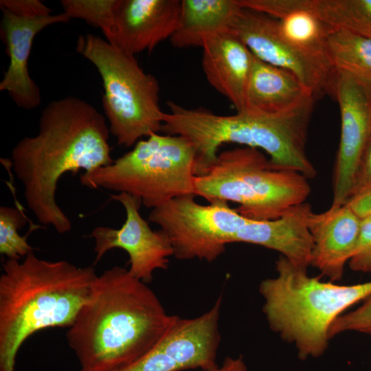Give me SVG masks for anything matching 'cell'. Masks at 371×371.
<instances>
[{
  "instance_id": "1",
  "label": "cell",
  "mask_w": 371,
  "mask_h": 371,
  "mask_svg": "<svg viewBox=\"0 0 371 371\" xmlns=\"http://www.w3.org/2000/svg\"><path fill=\"white\" fill-rule=\"evenodd\" d=\"M106 121L93 106L74 96L50 102L43 110L36 135L13 148V170L27 205L38 222L59 234L71 223L56 199L58 183L67 172L109 166L111 159Z\"/></svg>"
},
{
  "instance_id": "2",
  "label": "cell",
  "mask_w": 371,
  "mask_h": 371,
  "mask_svg": "<svg viewBox=\"0 0 371 371\" xmlns=\"http://www.w3.org/2000/svg\"><path fill=\"white\" fill-rule=\"evenodd\" d=\"M177 317L147 284L115 266L97 276L66 337L81 370H109L148 353Z\"/></svg>"
},
{
  "instance_id": "3",
  "label": "cell",
  "mask_w": 371,
  "mask_h": 371,
  "mask_svg": "<svg viewBox=\"0 0 371 371\" xmlns=\"http://www.w3.org/2000/svg\"><path fill=\"white\" fill-rule=\"evenodd\" d=\"M98 275L92 267L49 261L33 251L8 259L0 276V371H14L16 354L34 333L70 327Z\"/></svg>"
},
{
  "instance_id": "4",
  "label": "cell",
  "mask_w": 371,
  "mask_h": 371,
  "mask_svg": "<svg viewBox=\"0 0 371 371\" xmlns=\"http://www.w3.org/2000/svg\"><path fill=\"white\" fill-rule=\"evenodd\" d=\"M313 103L278 115L247 112L219 115L169 101L161 132L182 136L192 144L196 176L213 164L223 144L234 143L262 150L275 166L296 170L311 179L317 171L306 155V144Z\"/></svg>"
},
{
  "instance_id": "5",
  "label": "cell",
  "mask_w": 371,
  "mask_h": 371,
  "mask_svg": "<svg viewBox=\"0 0 371 371\" xmlns=\"http://www.w3.org/2000/svg\"><path fill=\"white\" fill-rule=\"evenodd\" d=\"M276 271L259 285L262 312L270 329L293 345L301 360L323 355L335 319L371 295V280L349 285L324 282L282 256Z\"/></svg>"
},
{
  "instance_id": "6",
  "label": "cell",
  "mask_w": 371,
  "mask_h": 371,
  "mask_svg": "<svg viewBox=\"0 0 371 371\" xmlns=\"http://www.w3.org/2000/svg\"><path fill=\"white\" fill-rule=\"evenodd\" d=\"M308 180L275 166L260 149L235 148L218 153L209 169L196 176L194 192L209 202L238 204L237 212L248 219L270 221L306 202L311 192Z\"/></svg>"
},
{
  "instance_id": "7",
  "label": "cell",
  "mask_w": 371,
  "mask_h": 371,
  "mask_svg": "<svg viewBox=\"0 0 371 371\" xmlns=\"http://www.w3.org/2000/svg\"><path fill=\"white\" fill-rule=\"evenodd\" d=\"M196 153L179 135L153 133L109 166L80 175L89 188L126 192L148 208L185 194H195Z\"/></svg>"
},
{
  "instance_id": "8",
  "label": "cell",
  "mask_w": 371,
  "mask_h": 371,
  "mask_svg": "<svg viewBox=\"0 0 371 371\" xmlns=\"http://www.w3.org/2000/svg\"><path fill=\"white\" fill-rule=\"evenodd\" d=\"M76 49L101 76L103 109L120 145L135 146L143 137L161 132L165 112L159 105V82L135 56L92 34L79 35Z\"/></svg>"
},
{
  "instance_id": "9",
  "label": "cell",
  "mask_w": 371,
  "mask_h": 371,
  "mask_svg": "<svg viewBox=\"0 0 371 371\" xmlns=\"http://www.w3.org/2000/svg\"><path fill=\"white\" fill-rule=\"evenodd\" d=\"M195 196L185 194L171 199L152 209L148 220L167 236L177 259L211 262L225 251L227 244L234 243L238 231L250 219L226 201L203 205Z\"/></svg>"
},
{
  "instance_id": "10",
  "label": "cell",
  "mask_w": 371,
  "mask_h": 371,
  "mask_svg": "<svg viewBox=\"0 0 371 371\" xmlns=\"http://www.w3.org/2000/svg\"><path fill=\"white\" fill-rule=\"evenodd\" d=\"M0 10V36L9 58L0 91H7L18 107L32 110L41 101L40 89L27 67L34 39L45 27L71 19L65 12L53 14L38 0H1Z\"/></svg>"
},
{
  "instance_id": "11",
  "label": "cell",
  "mask_w": 371,
  "mask_h": 371,
  "mask_svg": "<svg viewBox=\"0 0 371 371\" xmlns=\"http://www.w3.org/2000/svg\"><path fill=\"white\" fill-rule=\"evenodd\" d=\"M228 30L260 60L293 73L315 99L335 96L337 73L292 45L281 33L276 19L240 6Z\"/></svg>"
},
{
  "instance_id": "12",
  "label": "cell",
  "mask_w": 371,
  "mask_h": 371,
  "mask_svg": "<svg viewBox=\"0 0 371 371\" xmlns=\"http://www.w3.org/2000/svg\"><path fill=\"white\" fill-rule=\"evenodd\" d=\"M222 297L204 313L177 316L164 339L135 361L104 371H183L206 370L216 363L221 341L219 320Z\"/></svg>"
},
{
  "instance_id": "13",
  "label": "cell",
  "mask_w": 371,
  "mask_h": 371,
  "mask_svg": "<svg viewBox=\"0 0 371 371\" xmlns=\"http://www.w3.org/2000/svg\"><path fill=\"white\" fill-rule=\"evenodd\" d=\"M335 97L341 115V134L333 177L331 206L346 203L364 151L371 139V87L337 72Z\"/></svg>"
},
{
  "instance_id": "14",
  "label": "cell",
  "mask_w": 371,
  "mask_h": 371,
  "mask_svg": "<svg viewBox=\"0 0 371 371\" xmlns=\"http://www.w3.org/2000/svg\"><path fill=\"white\" fill-rule=\"evenodd\" d=\"M111 196L123 206L126 219L119 229L99 226L92 231L95 262L112 249H122L128 255L129 273L149 283L156 270L168 269L169 258L173 256L172 245L161 229L153 231L141 216L139 199L126 192Z\"/></svg>"
},
{
  "instance_id": "15",
  "label": "cell",
  "mask_w": 371,
  "mask_h": 371,
  "mask_svg": "<svg viewBox=\"0 0 371 371\" xmlns=\"http://www.w3.org/2000/svg\"><path fill=\"white\" fill-rule=\"evenodd\" d=\"M181 0H116L106 40L135 56L153 51L177 29Z\"/></svg>"
},
{
  "instance_id": "16",
  "label": "cell",
  "mask_w": 371,
  "mask_h": 371,
  "mask_svg": "<svg viewBox=\"0 0 371 371\" xmlns=\"http://www.w3.org/2000/svg\"><path fill=\"white\" fill-rule=\"evenodd\" d=\"M362 218L347 204L313 212L308 227L313 238L311 266L330 282L341 280L360 236Z\"/></svg>"
},
{
  "instance_id": "17",
  "label": "cell",
  "mask_w": 371,
  "mask_h": 371,
  "mask_svg": "<svg viewBox=\"0 0 371 371\" xmlns=\"http://www.w3.org/2000/svg\"><path fill=\"white\" fill-rule=\"evenodd\" d=\"M313 212L311 205L304 202L274 220H249L238 231L234 243H250L276 251L294 265L307 270L313 245L308 227Z\"/></svg>"
},
{
  "instance_id": "18",
  "label": "cell",
  "mask_w": 371,
  "mask_h": 371,
  "mask_svg": "<svg viewBox=\"0 0 371 371\" xmlns=\"http://www.w3.org/2000/svg\"><path fill=\"white\" fill-rule=\"evenodd\" d=\"M202 49L201 65L207 82L237 113L245 112L254 54L229 30L207 40Z\"/></svg>"
},
{
  "instance_id": "19",
  "label": "cell",
  "mask_w": 371,
  "mask_h": 371,
  "mask_svg": "<svg viewBox=\"0 0 371 371\" xmlns=\"http://www.w3.org/2000/svg\"><path fill=\"white\" fill-rule=\"evenodd\" d=\"M315 98L291 71L265 63L254 55L245 111L278 115L297 109Z\"/></svg>"
},
{
  "instance_id": "20",
  "label": "cell",
  "mask_w": 371,
  "mask_h": 371,
  "mask_svg": "<svg viewBox=\"0 0 371 371\" xmlns=\"http://www.w3.org/2000/svg\"><path fill=\"white\" fill-rule=\"evenodd\" d=\"M260 10L278 20L282 35L297 49L336 72L328 51V35L331 27L301 8L298 0H262Z\"/></svg>"
},
{
  "instance_id": "21",
  "label": "cell",
  "mask_w": 371,
  "mask_h": 371,
  "mask_svg": "<svg viewBox=\"0 0 371 371\" xmlns=\"http://www.w3.org/2000/svg\"><path fill=\"white\" fill-rule=\"evenodd\" d=\"M240 6L236 0H181L177 29L170 41L176 48L203 47L227 31Z\"/></svg>"
},
{
  "instance_id": "22",
  "label": "cell",
  "mask_w": 371,
  "mask_h": 371,
  "mask_svg": "<svg viewBox=\"0 0 371 371\" xmlns=\"http://www.w3.org/2000/svg\"><path fill=\"white\" fill-rule=\"evenodd\" d=\"M328 51L336 72L348 74L371 87V38L331 27Z\"/></svg>"
},
{
  "instance_id": "23",
  "label": "cell",
  "mask_w": 371,
  "mask_h": 371,
  "mask_svg": "<svg viewBox=\"0 0 371 371\" xmlns=\"http://www.w3.org/2000/svg\"><path fill=\"white\" fill-rule=\"evenodd\" d=\"M299 5L330 27L371 38V0H299Z\"/></svg>"
},
{
  "instance_id": "24",
  "label": "cell",
  "mask_w": 371,
  "mask_h": 371,
  "mask_svg": "<svg viewBox=\"0 0 371 371\" xmlns=\"http://www.w3.org/2000/svg\"><path fill=\"white\" fill-rule=\"evenodd\" d=\"M26 216L18 207H0V253L10 260H20L33 251L27 241V236H21L19 230L25 224Z\"/></svg>"
},
{
  "instance_id": "25",
  "label": "cell",
  "mask_w": 371,
  "mask_h": 371,
  "mask_svg": "<svg viewBox=\"0 0 371 371\" xmlns=\"http://www.w3.org/2000/svg\"><path fill=\"white\" fill-rule=\"evenodd\" d=\"M116 0H62L63 12L71 19L85 20L104 32L109 27Z\"/></svg>"
},
{
  "instance_id": "26",
  "label": "cell",
  "mask_w": 371,
  "mask_h": 371,
  "mask_svg": "<svg viewBox=\"0 0 371 371\" xmlns=\"http://www.w3.org/2000/svg\"><path fill=\"white\" fill-rule=\"evenodd\" d=\"M348 332L371 336V295L357 308L339 316L332 324L329 335L332 339Z\"/></svg>"
},
{
  "instance_id": "27",
  "label": "cell",
  "mask_w": 371,
  "mask_h": 371,
  "mask_svg": "<svg viewBox=\"0 0 371 371\" xmlns=\"http://www.w3.org/2000/svg\"><path fill=\"white\" fill-rule=\"evenodd\" d=\"M348 265L354 271H371V215L362 218L358 243Z\"/></svg>"
},
{
  "instance_id": "28",
  "label": "cell",
  "mask_w": 371,
  "mask_h": 371,
  "mask_svg": "<svg viewBox=\"0 0 371 371\" xmlns=\"http://www.w3.org/2000/svg\"><path fill=\"white\" fill-rule=\"evenodd\" d=\"M370 191H371V139L357 168L348 200Z\"/></svg>"
},
{
  "instance_id": "29",
  "label": "cell",
  "mask_w": 371,
  "mask_h": 371,
  "mask_svg": "<svg viewBox=\"0 0 371 371\" xmlns=\"http://www.w3.org/2000/svg\"><path fill=\"white\" fill-rule=\"evenodd\" d=\"M346 204L361 218L371 215V191L348 200Z\"/></svg>"
},
{
  "instance_id": "30",
  "label": "cell",
  "mask_w": 371,
  "mask_h": 371,
  "mask_svg": "<svg viewBox=\"0 0 371 371\" xmlns=\"http://www.w3.org/2000/svg\"><path fill=\"white\" fill-rule=\"evenodd\" d=\"M201 371H248L246 363L242 356L226 357L221 364Z\"/></svg>"
}]
</instances>
